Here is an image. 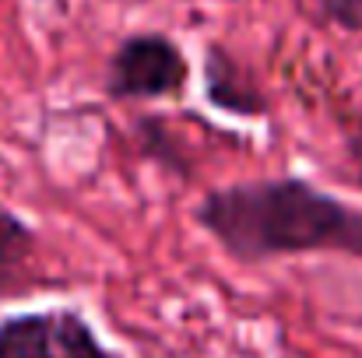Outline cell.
Instances as JSON below:
<instances>
[{"label":"cell","instance_id":"1","mask_svg":"<svg viewBox=\"0 0 362 358\" xmlns=\"http://www.w3.org/2000/svg\"><path fill=\"white\" fill-rule=\"evenodd\" d=\"M194 222L240 263L338 253L362 260V208L306 176H257L208 190Z\"/></svg>","mask_w":362,"mask_h":358},{"label":"cell","instance_id":"2","mask_svg":"<svg viewBox=\"0 0 362 358\" xmlns=\"http://www.w3.org/2000/svg\"><path fill=\"white\" fill-rule=\"evenodd\" d=\"M190 85V60L165 32H130L113 46L103 92L113 102H162L180 99Z\"/></svg>","mask_w":362,"mask_h":358},{"label":"cell","instance_id":"3","mask_svg":"<svg viewBox=\"0 0 362 358\" xmlns=\"http://www.w3.org/2000/svg\"><path fill=\"white\" fill-rule=\"evenodd\" d=\"M0 358H117L78 309H28L0 316Z\"/></svg>","mask_w":362,"mask_h":358},{"label":"cell","instance_id":"4","mask_svg":"<svg viewBox=\"0 0 362 358\" xmlns=\"http://www.w3.org/2000/svg\"><path fill=\"white\" fill-rule=\"evenodd\" d=\"M201 74H204V99L211 109L226 113L236 119H264L271 102L260 92V85L253 81V74L243 67V60L222 42H208L204 46V60H201Z\"/></svg>","mask_w":362,"mask_h":358},{"label":"cell","instance_id":"5","mask_svg":"<svg viewBox=\"0 0 362 358\" xmlns=\"http://www.w3.org/2000/svg\"><path fill=\"white\" fill-rule=\"evenodd\" d=\"M39 246V232L7 204H0V281L18 274Z\"/></svg>","mask_w":362,"mask_h":358},{"label":"cell","instance_id":"6","mask_svg":"<svg viewBox=\"0 0 362 358\" xmlns=\"http://www.w3.org/2000/svg\"><path fill=\"white\" fill-rule=\"evenodd\" d=\"M134 141L141 148L144 158L158 162L162 169H173L176 176H187V158H183V148H180V137L155 117H141L134 123Z\"/></svg>","mask_w":362,"mask_h":358},{"label":"cell","instance_id":"7","mask_svg":"<svg viewBox=\"0 0 362 358\" xmlns=\"http://www.w3.org/2000/svg\"><path fill=\"white\" fill-rule=\"evenodd\" d=\"M310 4L327 25L349 35H362V0H310Z\"/></svg>","mask_w":362,"mask_h":358}]
</instances>
